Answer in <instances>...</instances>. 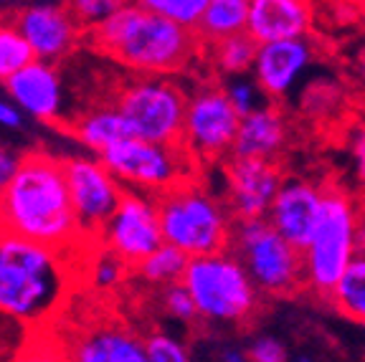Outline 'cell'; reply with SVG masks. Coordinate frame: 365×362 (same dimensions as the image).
<instances>
[{
    "label": "cell",
    "mask_w": 365,
    "mask_h": 362,
    "mask_svg": "<svg viewBox=\"0 0 365 362\" xmlns=\"http://www.w3.org/2000/svg\"><path fill=\"white\" fill-rule=\"evenodd\" d=\"M155 205L163 244L178 249L188 259L228 251L234 218L198 177L160 192Z\"/></svg>",
    "instance_id": "obj_4"
},
{
    "label": "cell",
    "mask_w": 365,
    "mask_h": 362,
    "mask_svg": "<svg viewBox=\"0 0 365 362\" xmlns=\"http://www.w3.org/2000/svg\"><path fill=\"white\" fill-rule=\"evenodd\" d=\"M319 208H322V187L302 177H287L282 180L264 221L302 254L317 226Z\"/></svg>",
    "instance_id": "obj_15"
},
{
    "label": "cell",
    "mask_w": 365,
    "mask_h": 362,
    "mask_svg": "<svg viewBox=\"0 0 365 362\" xmlns=\"http://www.w3.org/2000/svg\"><path fill=\"white\" fill-rule=\"evenodd\" d=\"M314 56H317V43L312 36L259 46L251 66L254 84L262 89V94L282 99L284 94H289L304 68L314 61Z\"/></svg>",
    "instance_id": "obj_16"
},
{
    "label": "cell",
    "mask_w": 365,
    "mask_h": 362,
    "mask_svg": "<svg viewBox=\"0 0 365 362\" xmlns=\"http://www.w3.org/2000/svg\"><path fill=\"white\" fill-rule=\"evenodd\" d=\"M239 130V114L228 104L223 86L203 84L185 102L180 148L195 165L213 162L231 152Z\"/></svg>",
    "instance_id": "obj_10"
},
{
    "label": "cell",
    "mask_w": 365,
    "mask_h": 362,
    "mask_svg": "<svg viewBox=\"0 0 365 362\" xmlns=\"http://www.w3.org/2000/svg\"><path fill=\"white\" fill-rule=\"evenodd\" d=\"M0 231L56 254L84 244L68 200L61 160L43 152L23 155L18 172L0 192Z\"/></svg>",
    "instance_id": "obj_1"
},
{
    "label": "cell",
    "mask_w": 365,
    "mask_h": 362,
    "mask_svg": "<svg viewBox=\"0 0 365 362\" xmlns=\"http://www.w3.org/2000/svg\"><path fill=\"white\" fill-rule=\"evenodd\" d=\"M299 362H312V360H307V357H304V360H299Z\"/></svg>",
    "instance_id": "obj_41"
},
{
    "label": "cell",
    "mask_w": 365,
    "mask_h": 362,
    "mask_svg": "<svg viewBox=\"0 0 365 362\" xmlns=\"http://www.w3.org/2000/svg\"><path fill=\"white\" fill-rule=\"evenodd\" d=\"M102 249L114 254L127 269H137L163 246V233H160L158 205L153 195L137 190H125L120 205L107 221L104 231L97 238Z\"/></svg>",
    "instance_id": "obj_12"
},
{
    "label": "cell",
    "mask_w": 365,
    "mask_h": 362,
    "mask_svg": "<svg viewBox=\"0 0 365 362\" xmlns=\"http://www.w3.org/2000/svg\"><path fill=\"white\" fill-rule=\"evenodd\" d=\"M8 96L18 112L38 122H56L63 107V86L58 68L43 61H31L6 81Z\"/></svg>",
    "instance_id": "obj_18"
},
{
    "label": "cell",
    "mask_w": 365,
    "mask_h": 362,
    "mask_svg": "<svg viewBox=\"0 0 365 362\" xmlns=\"http://www.w3.org/2000/svg\"><path fill=\"white\" fill-rule=\"evenodd\" d=\"M314 8L304 0H249L246 36L257 46L309 36Z\"/></svg>",
    "instance_id": "obj_17"
},
{
    "label": "cell",
    "mask_w": 365,
    "mask_h": 362,
    "mask_svg": "<svg viewBox=\"0 0 365 362\" xmlns=\"http://www.w3.org/2000/svg\"><path fill=\"white\" fill-rule=\"evenodd\" d=\"M68 132L84 148L94 150L97 155L107 152L114 145L130 140V130H127L125 119H122V114L117 112L114 104H99V107L81 112L74 119V125H68Z\"/></svg>",
    "instance_id": "obj_21"
},
{
    "label": "cell",
    "mask_w": 365,
    "mask_h": 362,
    "mask_svg": "<svg viewBox=\"0 0 365 362\" xmlns=\"http://www.w3.org/2000/svg\"><path fill=\"white\" fill-rule=\"evenodd\" d=\"M188 94L165 76H143L117 91L114 107L132 140L153 145H180Z\"/></svg>",
    "instance_id": "obj_8"
},
{
    "label": "cell",
    "mask_w": 365,
    "mask_h": 362,
    "mask_svg": "<svg viewBox=\"0 0 365 362\" xmlns=\"http://www.w3.org/2000/svg\"><path fill=\"white\" fill-rule=\"evenodd\" d=\"M223 94H226L228 104L234 107V112L241 117H246V114L257 112V109L264 107V94L262 89H259L254 81H249L246 76H236V79H228L226 84H223Z\"/></svg>",
    "instance_id": "obj_29"
},
{
    "label": "cell",
    "mask_w": 365,
    "mask_h": 362,
    "mask_svg": "<svg viewBox=\"0 0 365 362\" xmlns=\"http://www.w3.org/2000/svg\"><path fill=\"white\" fill-rule=\"evenodd\" d=\"M287 145V122L284 114L272 104H264L257 112L239 119L231 157L239 160H267L274 162L277 155Z\"/></svg>",
    "instance_id": "obj_20"
},
{
    "label": "cell",
    "mask_w": 365,
    "mask_h": 362,
    "mask_svg": "<svg viewBox=\"0 0 365 362\" xmlns=\"http://www.w3.org/2000/svg\"><path fill=\"white\" fill-rule=\"evenodd\" d=\"M221 362H249V360H246L244 352H239V350H226L221 355Z\"/></svg>",
    "instance_id": "obj_40"
},
{
    "label": "cell",
    "mask_w": 365,
    "mask_h": 362,
    "mask_svg": "<svg viewBox=\"0 0 365 362\" xmlns=\"http://www.w3.org/2000/svg\"><path fill=\"white\" fill-rule=\"evenodd\" d=\"M257 48L259 46L246 33L231 36V38H223L211 46H203V51L208 53L216 71L228 76V79H236V76H244L246 71H251L254 58H257Z\"/></svg>",
    "instance_id": "obj_24"
},
{
    "label": "cell",
    "mask_w": 365,
    "mask_h": 362,
    "mask_svg": "<svg viewBox=\"0 0 365 362\" xmlns=\"http://www.w3.org/2000/svg\"><path fill=\"white\" fill-rule=\"evenodd\" d=\"M21 160H23V155L13 152V150L6 148V145H0V192L6 190L8 182H11L13 175L18 172Z\"/></svg>",
    "instance_id": "obj_36"
},
{
    "label": "cell",
    "mask_w": 365,
    "mask_h": 362,
    "mask_svg": "<svg viewBox=\"0 0 365 362\" xmlns=\"http://www.w3.org/2000/svg\"><path fill=\"white\" fill-rule=\"evenodd\" d=\"M71 362H148L145 345L122 324L99 322L66 342Z\"/></svg>",
    "instance_id": "obj_19"
},
{
    "label": "cell",
    "mask_w": 365,
    "mask_h": 362,
    "mask_svg": "<svg viewBox=\"0 0 365 362\" xmlns=\"http://www.w3.org/2000/svg\"><path fill=\"white\" fill-rule=\"evenodd\" d=\"M11 362H71V357H68V347L63 340L34 334Z\"/></svg>",
    "instance_id": "obj_28"
},
{
    "label": "cell",
    "mask_w": 365,
    "mask_h": 362,
    "mask_svg": "<svg viewBox=\"0 0 365 362\" xmlns=\"http://www.w3.org/2000/svg\"><path fill=\"white\" fill-rule=\"evenodd\" d=\"M327 299L342 317L365 324V256H355L350 261Z\"/></svg>",
    "instance_id": "obj_23"
},
{
    "label": "cell",
    "mask_w": 365,
    "mask_h": 362,
    "mask_svg": "<svg viewBox=\"0 0 365 362\" xmlns=\"http://www.w3.org/2000/svg\"><path fill=\"white\" fill-rule=\"evenodd\" d=\"M143 345H145V357H148V362H190L188 350L178 340H173V337H168V334H163V332L150 334Z\"/></svg>",
    "instance_id": "obj_32"
},
{
    "label": "cell",
    "mask_w": 365,
    "mask_h": 362,
    "mask_svg": "<svg viewBox=\"0 0 365 362\" xmlns=\"http://www.w3.org/2000/svg\"><path fill=\"white\" fill-rule=\"evenodd\" d=\"M117 8H120V0H76V3H68V11L84 29V33L102 26Z\"/></svg>",
    "instance_id": "obj_31"
},
{
    "label": "cell",
    "mask_w": 365,
    "mask_h": 362,
    "mask_svg": "<svg viewBox=\"0 0 365 362\" xmlns=\"http://www.w3.org/2000/svg\"><path fill=\"white\" fill-rule=\"evenodd\" d=\"M91 284L97 289H114L117 284H122L127 279V267L122 264L114 254H109L107 249H102L94 261H91V272H89Z\"/></svg>",
    "instance_id": "obj_30"
},
{
    "label": "cell",
    "mask_w": 365,
    "mask_h": 362,
    "mask_svg": "<svg viewBox=\"0 0 365 362\" xmlns=\"http://www.w3.org/2000/svg\"><path fill=\"white\" fill-rule=\"evenodd\" d=\"M358 205L348 192L330 185L322 187V208L309 244L302 251L304 286L319 296H327L348 264L355 259V231Z\"/></svg>",
    "instance_id": "obj_5"
},
{
    "label": "cell",
    "mask_w": 365,
    "mask_h": 362,
    "mask_svg": "<svg viewBox=\"0 0 365 362\" xmlns=\"http://www.w3.org/2000/svg\"><path fill=\"white\" fill-rule=\"evenodd\" d=\"M355 74H358L360 84L365 86V41L360 43L358 51H355Z\"/></svg>",
    "instance_id": "obj_39"
},
{
    "label": "cell",
    "mask_w": 365,
    "mask_h": 362,
    "mask_svg": "<svg viewBox=\"0 0 365 362\" xmlns=\"http://www.w3.org/2000/svg\"><path fill=\"white\" fill-rule=\"evenodd\" d=\"M355 256H365V213L358 215V231H355Z\"/></svg>",
    "instance_id": "obj_38"
},
{
    "label": "cell",
    "mask_w": 365,
    "mask_h": 362,
    "mask_svg": "<svg viewBox=\"0 0 365 362\" xmlns=\"http://www.w3.org/2000/svg\"><path fill=\"white\" fill-rule=\"evenodd\" d=\"M188 261L190 259L185 254H180V251L173 249V246L163 244L160 249H155L140 267H137V274H140L148 284L173 286V284H180Z\"/></svg>",
    "instance_id": "obj_25"
},
{
    "label": "cell",
    "mask_w": 365,
    "mask_h": 362,
    "mask_svg": "<svg viewBox=\"0 0 365 362\" xmlns=\"http://www.w3.org/2000/svg\"><path fill=\"white\" fill-rule=\"evenodd\" d=\"M246 16L249 0H208L195 29V38L200 41V46H211L231 36L246 33Z\"/></svg>",
    "instance_id": "obj_22"
},
{
    "label": "cell",
    "mask_w": 365,
    "mask_h": 362,
    "mask_svg": "<svg viewBox=\"0 0 365 362\" xmlns=\"http://www.w3.org/2000/svg\"><path fill=\"white\" fill-rule=\"evenodd\" d=\"M31 61H36L34 53L13 26V21H0V79L8 81Z\"/></svg>",
    "instance_id": "obj_26"
},
{
    "label": "cell",
    "mask_w": 365,
    "mask_h": 362,
    "mask_svg": "<svg viewBox=\"0 0 365 362\" xmlns=\"http://www.w3.org/2000/svg\"><path fill=\"white\" fill-rule=\"evenodd\" d=\"M348 152L353 162V172L360 185H365V122L355 125L348 137Z\"/></svg>",
    "instance_id": "obj_34"
},
{
    "label": "cell",
    "mask_w": 365,
    "mask_h": 362,
    "mask_svg": "<svg viewBox=\"0 0 365 362\" xmlns=\"http://www.w3.org/2000/svg\"><path fill=\"white\" fill-rule=\"evenodd\" d=\"M163 301H165V309L170 311L175 319H180V322H193V319L198 317V314H195L193 299H190V294L185 291L182 284L165 286V291H163Z\"/></svg>",
    "instance_id": "obj_33"
},
{
    "label": "cell",
    "mask_w": 365,
    "mask_h": 362,
    "mask_svg": "<svg viewBox=\"0 0 365 362\" xmlns=\"http://www.w3.org/2000/svg\"><path fill=\"white\" fill-rule=\"evenodd\" d=\"M99 162L120 185L153 198L198 177L200 170L180 145H153L132 137L99 155Z\"/></svg>",
    "instance_id": "obj_9"
},
{
    "label": "cell",
    "mask_w": 365,
    "mask_h": 362,
    "mask_svg": "<svg viewBox=\"0 0 365 362\" xmlns=\"http://www.w3.org/2000/svg\"><path fill=\"white\" fill-rule=\"evenodd\" d=\"M61 165L76 226L84 238L97 241L99 233L104 231L107 221L120 205L125 187L109 175V170L99 160L68 157L61 160Z\"/></svg>",
    "instance_id": "obj_11"
},
{
    "label": "cell",
    "mask_w": 365,
    "mask_h": 362,
    "mask_svg": "<svg viewBox=\"0 0 365 362\" xmlns=\"http://www.w3.org/2000/svg\"><path fill=\"white\" fill-rule=\"evenodd\" d=\"M13 26L29 43L36 61L51 66L74 51L84 36V29L71 16L68 6H56V3H36L21 8L13 16Z\"/></svg>",
    "instance_id": "obj_13"
},
{
    "label": "cell",
    "mask_w": 365,
    "mask_h": 362,
    "mask_svg": "<svg viewBox=\"0 0 365 362\" xmlns=\"http://www.w3.org/2000/svg\"><path fill=\"white\" fill-rule=\"evenodd\" d=\"M205 3L208 0H143V6L155 16L165 18L182 31H193V33L205 11Z\"/></svg>",
    "instance_id": "obj_27"
},
{
    "label": "cell",
    "mask_w": 365,
    "mask_h": 362,
    "mask_svg": "<svg viewBox=\"0 0 365 362\" xmlns=\"http://www.w3.org/2000/svg\"><path fill=\"white\" fill-rule=\"evenodd\" d=\"M228 251L244 267L259 294L289 296L304 286L302 254L267 221H236Z\"/></svg>",
    "instance_id": "obj_7"
},
{
    "label": "cell",
    "mask_w": 365,
    "mask_h": 362,
    "mask_svg": "<svg viewBox=\"0 0 365 362\" xmlns=\"http://www.w3.org/2000/svg\"><path fill=\"white\" fill-rule=\"evenodd\" d=\"M249 362H287V350L279 340L274 337H262L251 345L249 355H246Z\"/></svg>",
    "instance_id": "obj_35"
},
{
    "label": "cell",
    "mask_w": 365,
    "mask_h": 362,
    "mask_svg": "<svg viewBox=\"0 0 365 362\" xmlns=\"http://www.w3.org/2000/svg\"><path fill=\"white\" fill-rule=\"evenodd\" d=\"M68 274L63 254L0 231V311L38 322L63 299Z\"/></svg>",
    "instance_id": "obj_3"
},
{
    "label": "cell",
    "mask_w": 365,
    "mask_h": 362,
    "mask_svg": "<svg viewBox=\"0 0 365 362\" xmlns=\"http://www.w3.org/2000/svg\"><path fill=\"white\" fill-rule=\"evenodd\" d=\"M89 41L109 58L150 76L182 71L203 51L193 31L178 29L143 3H120L102 26L89 31Z\"/></svg>",
    "instance_id": "obj_2"
},
{
    "label": "cell",
    "mask_w": 365,
    "mask_h": 362,
    "mask_svg": "<svg viewBox=\"0 0 365 362\" xmlns=\"http://www.w3.org/2000/svg\"><path fill=\"white\" fill-rule=\"evenodd\" d=\"M282 175L279 165L267 160H239L231 157L226 165L228 185V213L236 221H262L267 218L269 205L279 190Z\"/></svg>",
    "instance_id": "obj_14"
},
{
    "label": "cell",
    "mask_w": 365,
    "mask_h": 362,
    "mask_svg": "<svg viewBox=\"0 0 365 362\" xmlns=\"http://www.w3.org/2000/svg\"><path fill=\"white\" fill-rule=\"evenodd\" d=\"M180 284L195 314L211 322H246L259 309V291L231 251L190 259Z\"/></svg>",
    "instance_id": "obj_6"
},
{
    "label": "cell",
    "mask_w": 365,
    "mask_h": 362,
    "mask_svg": "<svg viewBox=\"0 0 365 362\" xmlns=\"http://www.w3.org/2000/svg\"><path fill=\"white\" fill-rule=\"evenodd\" d=\"M21 125H23V114L13 107V102H3V99H0V127L16 130V127H21Z\"/></svg>",
    "instance_id": "obj_37"
}]
</instances>
